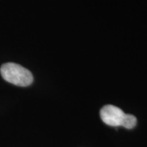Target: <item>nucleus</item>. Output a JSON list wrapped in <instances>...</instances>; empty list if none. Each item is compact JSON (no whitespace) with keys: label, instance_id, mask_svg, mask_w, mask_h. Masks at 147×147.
Wrapping results in <instances>:
<instances>
[{"label":"nucleus","instance_id":"7ed1b4c3","mask_svg":"<svg viewBox=\"0 0 147 147\" xmlns=\"http://www.w3.org/2000/svg\"><path fill=\"white\" fill-rule=\"evenodd\" d=\"M136 124H137V118L132 115L126 114L122 127H125L127 129H131L136 126Z\"/></svg>","mask_w":147,"mask_h":147},{"label":"nucleus","instance_id":"f257e3e1","mask_svg":"<svg viewBox=\"0 0 147 147\" xmlns=\"http://www.w3.org/2000/svg\"><path fill=\"white\" fill-rule=\"evenodd\" d=\"M0 73L7 82L20 87L29 86L34 80L30 70L16 63L3 64L0 68Z\"/></svg>","mask_w":147,"mask_h":147},{"label":"nucleus","instance_id":"f03ea898","mask_svg":"<svg viewBox=\"0 0 147 147\" xmlns=\"http://www.w3.org/2000/svg\"><path fill=\"white\" fill-rule=\"evenodd\" d=\"M100 115L101 120L106 125L119 127L123 125V122L126 114L120 108L115 105H106L101 108Z\"/></svg>","mask_w":147,"mask_h":147}]
</instances>
